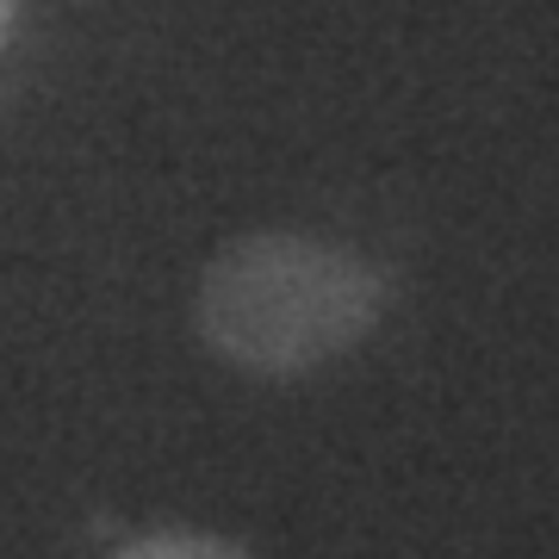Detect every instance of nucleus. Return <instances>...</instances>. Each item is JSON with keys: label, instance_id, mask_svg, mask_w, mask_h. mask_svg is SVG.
I'll return each instance as SVG.
<instances>
[{"label": "nucleus", "instance_id": "3", "mask_svg": "<svg viewBox=\"0 0 559 559\" xmlns=\"http://www.w3.org/2000/svg\"><path fill=\"white\" fill-rule=\"evenodd\" d=\"M13 20H20V0H0V50L13 38Z\"/></svg>", "mask_w": 559, "mask_h": 559}, {"label": "nucleus", "instance_id": "2", "mask_svg": "<svg viewBox=\"0 0 559 559\" xmlns=\"http://www.w3.org/2000/svg\"><path fill=\"white\" fill-rule=\"evenodd\" d=\"M119 559H249V554L218 535H150V540H131Z\"/></svg>", "mask_w": 559, "mask_h": 559}, {"label": "nucleus", "instance_id": "1", "mask_svg": "<svg viewBox=\"0 0 559 559\" xmlns=\"http://www.w3.org/2000/svg\"><path fill=\"white\" fill-rule=\"evenodd\" d=\"M385 286L360 255L293 230L224 242L200 280V336L242 373L293 380L373 336Z\"/></svg>", "mask_w": 559, "mask_h": 559}]
</instances>
